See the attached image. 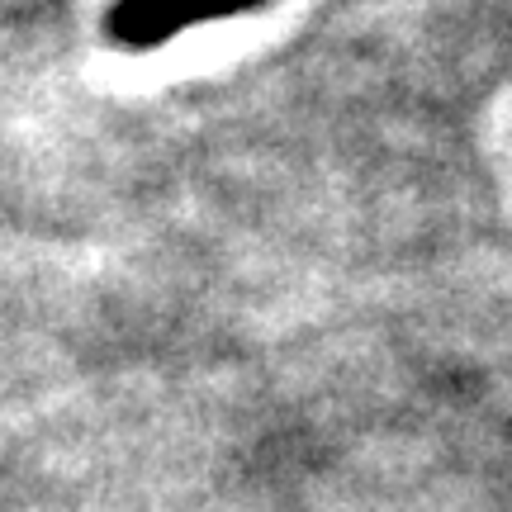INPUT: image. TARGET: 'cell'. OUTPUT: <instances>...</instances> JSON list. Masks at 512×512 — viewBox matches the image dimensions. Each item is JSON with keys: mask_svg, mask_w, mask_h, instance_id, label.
Wrapping results in <instances>:
<instances>
[{"mask_svg": "<svg viewBox=\"0 0 512 512\" xmlns=\"http://www.w3.org/2000/svg\"><path fill=\"white\" fill-rule=\"evenodd\" d=\"M261 0H119L110 15V34L124 48H157L166 38L185 34L190 24L256 10Z\"/></svg>", "mask_w": 512, "mask_h": 512, "instance_id": "cell-1", "label": "cell"}]
</instances>
